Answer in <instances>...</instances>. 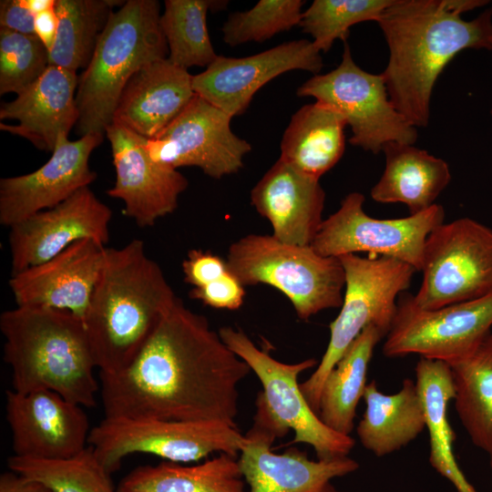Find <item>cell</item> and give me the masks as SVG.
<instances>
[{"label": "cell", "mask_w": 492, "mask_h": 492, "mask_svg": "<svg viewBox=\"0 0 492 492\" xmlns=\"http://www.w3.org/2000/svg\"><path fill=\"white\" fill-rule=\"evenodd\" d=\"M250 366L178 297L133 362L99 374L105 417L219 421L237 427Z\"/></svg>", "instance_id": "6da1fadb"}, {"label": "cell", "mask_w": 492, "mask_h": 492, "mask_svg": "<svg viewBox=\"0 0 492 492\" xmlns=\"http://www.w3.org/2000/svg\"><path fill=\"white\" fill-rule=\"evenodd\" d=\"M483 0H393L379 25L389 49L382 73L395 108L415 128H425L435 84L462 50L489 49L492 8L472 20L464 12L486 5Z\"/></svg>", "instance_id": "7a4b0ae2"}, {"label": "cell", "mask_w": 492, "mask_h": 492, "mask_svg": "<svg viewBox=\"0 0 492 492\" xmlns=\"http://www.w3.org/2000/svg\"><path fill=\"white\" fill-rule=\"evenodd\" d=\"M177 299L141 240L107 248L83 318L99 374L127 368Z\"/></svg>", "instance_id": "3957f363"}, {"label": "cell", "mask_w": 492, "mask_h": 492, "mask_svg": "<svg viewBox=\"0 0 492 492\" xmlns=\"http://www.w3.org/2000/svg\"><path fill=\"white\" fill-rule=\"evenodd\" d=\"M0 330L12 390H50L83 407L96 405L100 384L81 317L67 310L16 306L1 313Z\"/></svg>", "instance_id": "277c9868"}, {"label": "cell", "mask_w": 492, "mask_h": 492, "mask_svg": "<svg viewBox=\"0 0 492 492\" xmlns=\"http://www.w3.org/2000/svg\"><path fill=\"white\" fill-rule=\"evenodd\" d=\"M157 0H128L113 11L92 58L78 77L77 134H105L129 78L142 67L168 58Z\"/></svg>", "instance_id": "5b68a950"}, {"label": "cell", "mask_w": 492, "mask_h": 492, "mask_svg": "<svg viewBox=\"0 0 492 492\" xmlns=\"http://www.w3.org/2000/svg\"><path fill=\"white\" fill-rule=\"evenodd\" d=\"M226 261L243 286L267 284L282 292L302 321L342 306L345 272L340 259L323 256L311 245L248 234L231 244Z\"/></svg>", "instance_id": "8992f818"}, {"label": "cell", "mask_w": 492, "mask_h": 492, "mask_svg": "<svg viewBox=\"0 0 492 492\" xmlns=\"http://www.w3.org/2000/svg\"><path fill=\"white\" fill-rule=\"evenodd\" d=\"M345 272V288L337 317L330 323V339L316 370L300 384L318 415L320 396L329 373L361 332L375 325L388 333L397 309V296L409 288L416 270L399 260L344 254L338 257Z\"/></svg>", "instance_id": "52a82bcc"}, {"label": "cell", "mask_w": 492, "mask_h": 492, "mask_svg": "<svg viewBox=\"0 0 492 492\" xmlns=\"http://www.w3.org/2000/svg\"><path fill=\"white\" fill-rule=\"evenodd\" d=\"M244 444L245 436L238 427L219 421L104 417L88 437V445L110 475L132 454L186 464L215 452L238 457Z\"/></svg>", "instance_id": "ba28073f"}, {"label": "cell", "mask_w": 492, "mask_h": 492, "mask_svg": "<svg viewBox=\"0 0 492 492\" xmlns=\"http://www.w3.org/2000/svg\"><path fill=\"white\" fill-rule=\"evenodd\" d=\"M298 97H312L343 116L352 130L350 144L374 154L389 142L414 145L417 128L395 108L382 74L362 69L344 42L340 64L314 75L297 89Z\"/></svg>", "instance_id": "9c48e42d"}, {"label": "cell", "mask_w": 492, "mask_h": 492, "mask_svg": "<svg viewBox=\"0 0 492 492\" xmlns=\"http://www.w3.org/2000/svg\"><path fill=\"white\" fill-rule=\"evenodd\" d=\"M415 305L436 310L492 292V229L468 217L443 222L427 236Z\"/></svg>", "instance_id": "30bf717a"}, {"label": "cell", "mask_w": 492, "mask_h": 492, "mask_svg": "<svg viewBox=\"0 0 492 492\" xmlns=\"http://www.w3.org/2000/svg\"><path fill=\"white\" fill-rule=\"evenodd\" d=\"M492 328V292L475 300L424 310L413 294L404 293L383 344V354L395 358H421L452 365L470 356Z\"/></svg>", "instance_id": "8fae6325"}, {"label": "cell", "mask_w": 492, "mask_h": 492, "mask_svg": "<svg viewBox=\"0 0 492 492\" xmlns=\"http://www.w3.org/2000/svg\"><path fill=\"white\" fill-rule=\"evenodd\" d=\"M364 203L362 193L347 194L339 209L323 220L311 247L327 257L359 252L390 257L421 271L426 238L444 222L443 206L436 203L420 213L384 220L369 216Z\"/></svg>", "instance_id": "7c38bea8"}, {"label": "cell", "mask_w": 492, "mask_h": 492, "mask_svg": "<svg viewBox=\"0 0 492 492\" xmlns=\"http://www.w3.org/2000/svg\"><path fill=\"white\" fill-rule=\"evenodd\" d=\"M227 346L242 359L258 376L262 395L272 415L294 436L287 445L303 443L315 451L317 459L346 456L354 446L350 436L339 434L319 418L304 398L298 377L316 365L313 358L295 364L280 362L261 350L241 330L231 326L219 329Z\"/></svg>", "instance_id": "4fadbf2b"}, {"label": "cell", "mask_w": 492, "mask_h": 492, "mask_svg": "<svg viewBox=\"0 0 492 492\" xmlns=\"http://www.w3.org/2000/svg\"><path fill=\"white\" fill-rule=\"evenodd\" d=\"M232 117L197 94L184 110L160 133L145 138L149 158L178 169L197 167L220 179L240 171L250 143L231 128Z\"/></svg>", "instance_id": "5bb4252c"}, {"label": "cell", "mask_w": 492, "mask_h": 492, "mask_svg": "<svg viewBox=\"0 0 492 492\" xmlns=\"http://www.w3.org/2000/svg\"><path fill=\"white\" fill-rule=\"evenodd\" d=\"M255 405L253 423L244 435L238 458L248 492H315L332 479L359 468V463L348 456L312 460L294 446L282 454L273 452L272 444L289 430L272 415L261 392Z\"/></svg>", "instance_id": "9a60e30c"}, {"label": "cell", "mask_w": 492, "mask_h": 492, "mask_svg": "<svg viewBox=\"0 0 492 492\" xmlns=\"http://www.w3.org/2000/svg\"><path fill=\"white\" fill-rule=\"evenodd\" d=\"M14 456L57 460L88 446L89 422L83 406L50 390L5 394Z\"/></svg>", "instance_id": "2e32d148"}, {"label": "cell", "mask_w": 492, "mask_h": 492, "mask_svg": "<svg viewBox=\"0 0 492 492\" xmlns=\"http://www.w3.org/2000/svg\"><path fill=\"white\" fill-rule=\"evenodd\" d=\"M111 218L109 207L84 187L56 207L14 224L8 234L11 275L51 259L80 240L92 239L106 246Z\"/></svg>", "instance_id": "e0dca14e"}, {"label": "cell", "mask_w": 492, "mask_h": 492, "mask_svg": "<svg viewBox=\"0 0 492 492\" xmlns=\"http://www.w3.org/2000/svg\"><path fill=\"white\" fill-rule=\"evenodd\" d=\"M321 52L313 42L299 39L245 57L219 56L192 77L195 94L231 117L248 108L255 93L270 80L292 70L317 75L323 67Z\"/></svg>", "instance_id": "ac0fdd59"}, {"label": "cell", "mask_w": 492, "mask_h": 492, "mask_svg": "<svg viewBox=\"0 0 492 492\" xmlns=\"http://www.w3.org/2000/svg\"><path fill=\"white\" fill-rule=\"evenodd\" d=\"M116 170L115 185L107 191L124 203V214L139 227L153 226L178 207L189 181L178 169L154 162L144 137L118 124L105 130Z\"/></svg>", "instance_id": "d6986e66"}, {"label": "cell", "mask_w": 492, "mask_h": 492, "mask_svg": "<svg viewBox=\"0 0 492 492\" xmlns=\"http://www.w3.org/2000/svg\"><path fill=\"white\" fill-rule=\"evenodd\" d=\"M104 134H87L77 140L58 138L52 156L36 170L0 179V223L10 228L42 210L56 207L95 180L89 168L92 151Z\"/></svg>", "instance_id": "ffe728a7"}, {"label": "cell", "mask_w": 492, "mask_h": 492, "mask_svg": "<svg viewBox=\"0 0 492 492\" xmlns=\"http://www.w3.org/2000/svg\"><path fill=\"white\" fill-rule=\"evenodd\" d=\"M106 249L92 239L80 240L51 259L12 274L8 283L16 306L67 310L83 319Z\"/></svg>", "instance_id": "44dd1931"}, {"label": "cell", "mask_w": 492, "mask_h": 492, "mask_svg": "<svg viewBox=\"0 0 492 492\" xmlns=\"http://www.w3.org/2000/svg\"><path fill=\"white\" fill-rule=\"evenodd\" d=\"M77 72L48 66L43 75L0 107V129L53 152L78 120Z\"/></svg>", "instance_id": "7402d4cb"}, {"label": "cell", "mask_w": 492, "mask_h": 492, "mask_svg": "<svg viewBox=\"0 0 492 492\" xmlns=\"http://www.w3.org/2000/svg\"><path fill=\"white\" fill-rule=\"evenodd\" d=\"M251 202L275 239L310 246L323 221L325 192L319 179L278 159L251 190Z\"/></svg>", "instance_id": "603a6c76"}, {"label": "cell", "mask_w": 492, "mask_h": 492, "mask_svg": "<svg viewBox=\"0 0 492 492\" xmlns=\"http://www.w3.org/2000/svg\"><path fill=\"white\" fill-rule=\"evenodd\" d=\"M193 76L168 58L138 70L126 84L112 123L152 138L167 128L196 95Z\"/></svg>", "instance_id": "cb8c5ba5"}, {"label": "cell", "mask_w": 492, "mask_h": 492, "mask_svg": "<svg viewBox=\"0 0 492 492\" xmlns=\"http://www.w3.org/2000/svg\"><path fill=\"white\" fill-rule=\"evenodd\" d=\"M385 166L371 197L380 203H404L410 214L428 210L451 180L448 164L414 145L389 142Z\"/></svg>", "instance_id": "d4e9b609"}, {"label": "cell", "mask_w": 492, "mask_h": 492, "mask_svg": "<svg viewBox=\"0 0 492 492\" xmlns=\"http://www.w3.org/2000/svg\"><path fill=\"white\" fill-rule=\"evenodd\" d=\"M365 411L356 433L361 445L381 457L396 452L425 429V416L416 384L405 378L393 395L382 393L374 381L367 384L363 396Z\"/></svg>", "instance_id": "484cf974"}, {"label": "cell", "mask_w": 492, "mask_h": 492, "mask_svg": "<svg viewBox=\"0 0 492 492\" xmlns=\"http://www.w3.org/2000/svg\"><path fill=\"white\" fill-rule=\"evenodd\" d=\"M346 126L332 108L318 101L304 105L292 116L282 135L279 159L320 179L343 157Z\"/></svg>", "instance_id": "4316f807"}, {"label": "cell", "mask_w": 492, "mask_h": 492, "mask_svg": "<svg viewBox=\"0 0 492 492\" xmlns=\"http://www.w3.org/2000/svg\"><path fill=\"white\" fill-rule=\"evenodd\" d=\"M415 371V382L429 434V463L457 492H477L465 477L454 455L455 435L447 419V405L455 397L450 365L420 358Z\"/></svg>", "instance_id": "83f0119b"}, {"label": "cell", "mask_w": 492, "mask_h": 492, "mask_svg": "<svg viewBox=\"0 0 492 492\" xmlns=\"http://www.w3.org/2000/svg\"><path fill=\"white\" fill-rule=\"evenodd\" d=\"M118 492H245L238 457L226 453L197 465L162 461L132 469Z\"/></svg>", "instance_id": "f1b7e54d"}, {"label": "cell", "mask_w": 492, "mask_h": 492, "mask_svg": "<svg viewBox=\"0 0 492 492\" xmlns=\"http://www.w3.org/2000/svg\"><path fill=\"white\" fill-rule=\"evenodd\" d=\"M385 333L365 327L327 375L320 396L318 416L332 430L350 436L356 408L366 386V374L375 345Z\"/></svg>", "instance_id": "f546056e"}, {"label": "cell", "mask_w": 492, "mask_h": 492, "mask_svg": "<svg viewBox=\"0 0 492 492\" xmlns=\"http://www.w3.org/2000/svg\"><path fill=\"white\" fill-rule=\"evenodd\" d=\"M455 409L474 446H492V331L466 359L450 365Z\"/></svg>", "instance_id": "4dcf8cb0"}, {"label": "cell", "mask_w": 492, "mask_h": 492, "mask_svg": "<svg viewBox=\"0 0 492 492\" xmlns=\"http://www.w3.org/2000/svg\"><path fill=\"white\" fill-rule=\"evenodd\" d=\"M115 0H56L57 33L49 66L77 72L89 64L97 41L117 5Z\"/></svg>", "instance_id": "1f68e13d"}, {"label": "cell", "mask_w": 492, "mask_h": 492, "mask_svg": "<svg viewBox=\"0 0 492 492\" xmlns=\"http://www.w3.org/2000/svg\"><path fill=\"white\" fill-rule=\"evenodd\" d=\"M227 1L166 0L160 27L169 48L168 59L187 69L208 67L218 56L211 44L207 14L227 5Z\"/></svg>", "instance_id": "d6a6232c"}, {"label": "cell", "mask_w": 492, "mask_h": 492, "mask_svg": "<svg viewBox=\"0 0 492 492\" xmlns=\"http://www.w3.org/2000/svg\"><path fill=\"white\" fill-rule=\"evenodd\" d=\"M7 465L11 471L44 484L52 492H118L89 445L65 459L42 460L13 455Z\"/></svg>", "instance_id": "836d02e7"}, {"label": "cell", "mask_w": 492, "mask_h": 492, "mask_svg": "<svg viewBox=\"0 0 492 492\" xmlns=\"http://www.w3.org/2000/svg\"><path fill=\"white\" fill-rule=\"evenodd\" d=\"M393 0H314L302 12L299 26L313 37L321 53L336 39L346 42L350 28L361 22L379 19Z\"/></svg>", "instance_id": "e575fe53"}, {"label": "cell", "mask_w": 492, "mask_h": 492, "mask_svg": "<svg viewBox=\"0 0 492 492\" xmlns=\"http://www.w3.org/2000/svg\"><path fill=\"white\" fill-rule=\"evenodd\" d=\"M302 0H261L252 8L231 14L222 26L223 42L236 46L263 42L299 26Z\"/></svg>", "instance_id": "d590c367"}, {"label": "cell", "mask_w": 492, "mask_h": 492, "mask_svg": "<svg viewBox=\"0 0 492 492\" xmlns=\"http://www.w3.org/2000/svg\"><path fill=\"white\" fill-rule=\"evenodd\" d=\"M49 66V52L36 35L0 27V94L16 93L39 78Z\"/></svg>", "instance_id": "8d00e7d4"}, {"label": "cell", "mask_w": 492, "mask_h": 492, "mask_svg": "<svg viewBox=\"0 0 492 492\" xmlns=\"http://www.w3.org/2000/svg\"><path fill=\"white\" fill-rule=\"evenodd\" d=\"M244 287L229 270L221 278L202 287L192 288L189 295L212 308L237 310L244 302Z\"/></svg>", "instance_id": "74e56055"}, {"label": "cell", "mask_w": 492, "mask_h": 492, "mask_svg": "<svg viewBox=\"0 0 492 492\" xmlns=\"http://www.w3.org/2000/svg\"><path fill=\"white\" fill-rule=\"evenodd\" d=\"M184 282L193 288L202 287L229 272L226 260L210 251L190 250L182 262Z\"/></svg>", "instance_id": "f35d334b"}, {"label": "cell", "mask_w": 492, "mask_h": 492, "mask_svg": "<svg viewBox=\"0 0 492 492\" xmlns=\"http://www.w3.org/2000/svg\"><path fill=\"white\" fill-rule=\"evenodd\" d=\"M0 27L24 35H36L35 15L22 0H1Z\"/></svg>", "instance_id": "ab89813d"}, {"label": "cell", "mask_w": 492, "mask_h": 492, "mask_svg": "<svg viewBox=\"0 0 492 492\" xmlns=\"http://www.w3.org/2000/svg\"><path fill=\"white\" fill-rule=\"evenodd\" d=\"M57 26L55 5L35 15V33L48 49V52L55 43Z\"/></svg>", "instance_id": "60d3db41"}, {"label": "cell", "mask_w": 492, "mask_h": 492, "mask_svg": "<svg viewBox=\"0 0 492 492\" xmlns=\"http://www.w3.org/2000/svg\"><path fill=\"white\" fill-rule=\"evenodd\" d=\"M0 492H52L44 484L25 477L13 471L5 472L0 477Z\"/></svg>", "instance_id": "b9f144b4"}, {"label": "cell", "mask_w": 492, "mask_h": 492, "mask_svg": "<svg viewBox=\"0 0 492 492\" xmlns=\"http://www.w3.org/2000/svg\"><path fill=\"white\" fill-rule=\"evenodd\" d=\"M23 4L34 14L40 13L55 5L56 0H22Z\"/></svg>", "instance_id": "7bdbcfd3"}, {"label": "cell", "mask_w": 492, "mask_h": 492, "mask_svg": "<svg viewBox=\"0 0 492 492\" xmlns=\"http://www.w3.org/2000/svg\"><path fill=\"white\" fill-rule=\"evenodd\" d=\"M315 492H347V491L339 490L332 484V482H328L327 484H325L323 487H322L320 489H318Z\"/></svg>", "instance_id": "ee69618b"}, {"label": "cell", "mask_w": 492, "mask_h": 492, "mask_svg": "<svg viewBox=\"0 0 492 492\" xmlns=\"http://www.w3.org/2000/svg\"><path fill=\"white\" fill-rule=\"evenodd\" d=\"M487 454L489 456V466H490L491 470H492V446H491V448H490V450H489V452Z\"/></svg>", "instance_id": "f6af8a7d"}, {"label": "cell", "mask_w": 492, "mask_h": 492, "mask_svg": "<svg viewBox=\"0 0 492 492\" xmlns=\"http://www.w3.org/2000/svg\"><path fill=\"white\" fill-rule=\"evenodd\" d=\"M491 50H492V38H491Z\"/></svg>", "instance_id": "bcb514c9"}, {"label": "cell", "mask_w": 492, "mask_h": 492, "mask_svg": "<svg viewBox=\"0 0 492 492\" xmlns=\"http://www.w3.org/2000/svg\"><path fill=\"white\" fill-rule=\"evenodd\" d=\"M491 115H492V110H491Z\"/></svg>", "instance_id": "7dc6e473"}]
</instances>
